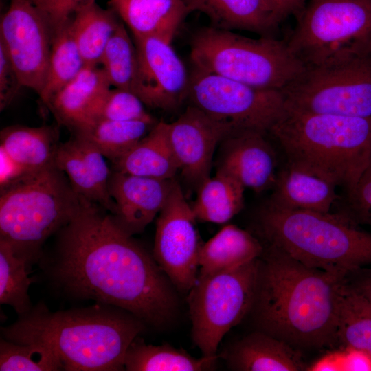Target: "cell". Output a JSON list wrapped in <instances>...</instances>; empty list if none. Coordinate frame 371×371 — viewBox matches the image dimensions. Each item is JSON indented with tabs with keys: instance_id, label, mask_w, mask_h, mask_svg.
Wrapping results in <instances>:
<instances>
[{
	"instance_id": "obj_10",
	"label": "cell",
	"mask_w": 371,
	"mask_h": 371,
	"mask_svg": "<svg viewBox=\"0 0 371 371\" xmlns=\"http://www.w3.org/2000/svg\"><path fill=\"white\" fill-rule=\"evenodd\" d=\"M188 99L228 131L269 133L285 106L282 91L251 87L193 68Z\"/></svg>"
},
{
	"instance_id": "obj_12",
	"label": "cell",
	"mask_w": 371,
	"mask_h": 371,
	"mask_svg": "<svg viewBox=\"0 0 371 371\" xmlns=\"http://www.w3.org/2000/svg\"><path fill=\"white\" fill-rule=\"evenodd\" d=\"M196 219L183 190L174 179L156 223L153 256L175 289L188 293L199 276L201 242Z\"/></svg>"
},
{
	"instance_id": "obj_8",
	"label": "cell",
	"mask_w": 371,
	"mask_h": 371,
	"mask_svg": "<svg viewBox=\"0 0 371 371\" xmlns=\"http://www.w3.org/2000/svg\"><path fill=\"white\" fill-rule=\"evenodd\" d=\"M287 45L306 69L371 54V0H308Z\"/></svg>"
},
{
	"instance_id": "obj_19",
	"label": "cell",
	"mask_w": 371,
	"mask_h": 371,
	"mask_svg": "<svg viewBox=\"0 0 371 371\" xmlns=\"http://www.w3.org/2000/svg\"><path fill=\"white\" fill-rule=\"evenodd\" d=\"M189 13L205 14L210 26L275 37L283 21L268 0H183Z\"/></svg>"
},
{
	"instance_id": "obj_5",
	"label": "cell",
	"mask_w": 371,
	"mask_h": 371,
	"mask_svg": "<svg viewBox=\"0 0 371 371\" xmlns=\"http://www.w3.org/2000/svg\"><path fill=\"white\" fill-rule=\"evenodd\" d=\"M258 227L267 244L308 267L345 278L371 265V233L341 212L289 210L267 202Z\"/></svg>"
},
{
	"instance_id": "obj_21",
	"label": "cell",
	"mask_w": 371,
	"mask_h": 371,
	"mask_svg": "<svg viewBox=\"0 0 371 371\" xmlns=\"http://www.w3.org/2000/svg\"><path fill=\"white\" fill-rule=\"evenodd\" d=\"M236 371H301L306 366L300 351L272 335L256 330L222 355Z\"/></svg>"
},
{
	"instance_id": "obj_44",
	"label": "cell",
	"mask_w": 371,
	"mask_h": 371,
	"mask_svg": "<svg viewBox=\"0 0 371 371\" xmlns=\"http://www.w3.org/2000/svg\"><path fill=\"white\" fill-rule=\"evenodd\" d=\"M284 21L294 15L297 18L303 11L307 0H268Z\"/></svg>"
},
{
	"instance_id": "obj_31",
	"label": "cell",
	"mask_w": 371,
	"mask_h": 371,
	"mask_svg": "<svg viewBox=\"0 0 371 371\" xmlns=\"http://www.w3.org/2000/svg\"><path fill=\"white\" fill-rule=\"evenodd\" d=\"M337 337L344 346L371 355V304L345 279L339 291Z\"/></svg>"
},
{
	"instance_id": "obj_28",
	"label": "cell",
	"mask_w": 371,
	"mask_h": 371,
	"mask_svg": "<svg viewBox=\"0 0 371 371\" xmlns=\"http://www.w3.org/2000/svg\"><path fill=\"white\" fill-rule=\"evenodd\" d=\"M222 355L197 358L168 344H146L138 336L129 345L124 361L127 371L213 370Z\"/></svg>"
},
{
	"instance_id": "obj_34",
	"label": "cell",
	"mask_w": 371,
	"mask_h": 371,
	"mask_svg": "<svg viewBox=\"0 0 371 371\" xmlns=\"http://www.w3.org/2000/svg\"><path fill=\"white\" fill-rule=\"evenodd\" d=\"M28 261L0 240V303L12 306L20 316L31 310Z\"/></svg>"
},
{
	"instance_id": "obj_23",
	"label": "cell",
	"mask_w": 371,
	"mask_h": 371,
	"mask_svg": "<svg viewBox=\"0 0 371 371\" xmlns=\"http://www.w3.org/2000/svg\"><path fill=\"white\" fill-rule=\"evenodd\" d=\"M336 186L311 172L285 166L278 172L269 203L284 209L330 212Z\"/></svg>"
},
{
	"instance_id": "obj_16",
	"label": "cell",
	"mask_w": 371,
	"mask_h": 371,
	"mask_svg": "<svg viewBox=\"0 0 371 371\" xmlns=\"http://www.w3.org/2000/svg\"><path fill=\"white\" fill-rule=\"evenodd\" d=\"M174 179L111 170L108 189L115 204V212L111 214L115 221L131 236L143 232L166 204Z\"/></svg>"
},
{
	"instance_id": "obj_27",
	"label": "cell",
	"mask_w": 371,
	"mask_h": 371,
	"mask_svg": "<svg viewBox=\"0 0 371 371\" xmlns=\"http://www.w3.org/2000/svg\"><path fill=\"white\" fill-rule=\"evenodd\" d=\"M120 19L111 8L103 9L88 0L74 12L69 27L85 65L100 64L103 52Z\"/></svg>"
},
{
	"instance_id": "obj_11",
	"label": "cell",
	"mask_w": 371,
	"mask_h": 371,
	"mask_svg": "<svg viewBox=\"0 0 371 371\" xmlns=\"http://www.w3.org/2000/svg\"><path fill=\"white\" fill-rule=\"evenodd\" d=\"M285 106L317 114L371 118V54L306 69L282 90Z\"/></svg>"
},
{
	"instance_id": "obj_37",
	"label": "cell",
	"mask_w": 371,
	"mask_h": 371,
	"mask_svg": "<svg viewBox=\"0 0 371 371\" xmlns=\"http://www.w3.org/2000/svg\"><path fill=\"white\" fill-rule=\"evenodd\" d=\"M341 212L358 225L371 226V159L355 188L347 194L346 207Z\"/></svg>"
},
{
	"instance_id": "obj_7",
	"label": "cell",
	"mask_w": 371,
	"mask_h": 371,
	"mask_svg": "<svg viewBox=\"0 0 371 371\" xmlns=\"http://www.w3.org/2000/svg\"><path fill=\"white\" fill-rule=\"evenodd\" d=\"M190 60L199 70L251 87L281 91L306 71L286 41L251 38L210 25L192 35Z\"/></svg>"
},
{
	"instance_id": "obj_4",
	"label": "cell",
	"mask_w": 371,
	"mask_h": 371,
	"mask_svg": "<svg viewBox=\"0 0 371 371\" xmlns=\"http://www.w3.org/2000/svg\"><path fill=\"white\" fill-rule=\"evenodd\" d=\"M269 133L286 165L350 193L371 159V118L302 112L284 106Z\"/></svg>"
},
{
	"instance_id": "obj_14",
	"label": "cell",
	"mask_w": 371,
	"mask_h": 371,
	"mask_svg": "<svg viewBox=\"0 0 371 371\" xmlns=\"http://www.w3.org/2000/svg\"><path fill=\"white\" fill-rule=\"evenodd\" d=\"M133 40L138 60L135 93L153 109L179 107L188 99L190 75L171 43L156 37Z\"/></svg>"
},
{
	"instance_id": "obj_36",
	"label": "cell",
	"mask_w": 371,
	"mask_h": 371,
	"mask_svg": "<svg viewBox=\"0 0 371 371\" xmlns=\"http://www.w3.org/2000/svg\"><path fill=\"white\" fill-rule=\"evenodd\" d=\"M144 105L133 91L115 87L110 89L88 123L101 120L156 123L153 116L146 111Z\"/></svg>"
},
{
	"instance_id": "obj_26",
	"label": "cell",
	"mask_w": 371,
	"mask_h": 371,
	"mask_svg": "<svg viewBox=\"0 0 371 371\" xmlns=\"http://www.w3.org/2000/svg\"><path fill=\"white\" fill-rule=\"evenodd\" d=\"M263 250L264 245L251 233L236 225H227L203 244L199 274L239 267L259 258Z\"/></svg>"
},
{
	"instance_id": "obj_17",
	"label": "cell",
	"mask_w": 371,
	"mask_h": 371,
	"mask_svg": "<svg viewBox=\"0 0 371 371\" xmlns=\"http://www.w3.org/2000/svg\"><path fill=\"white\" fill-rule=\"evenodd\" d=\"M267 134L241 130L227 136L217 170L256 192L273 187L278 173L277 155Z\"/></svg>"
},
{
	"instance_id": "obj_2",
	"label": "cell",
	"mask_w": 371,
	"mask_h": 371,
	"mask_svg": "<svg viewBox=\"0 0 371 371\" xmlns=\"http://www.w3.org/2000/svg\"><path fill=\"white\" fill-rule=\"evenodd\" d=\"M344 279L265 243L250 312L257 330L296 348L335 346L339 344L338 299Z\"/></svg>"
},
{
	"instance_id": "obj_32",
	"label": "cell",
	"mask_w": 371,
	"mask_h": 371,
	"mask_svg": "<svg viewBox=\"0 0 371 371\" xmlns=\"http://www.w3.org/2000/svg\"><path fill=\"white\" fill-rule=\"evenodd\" d=\"M85 66L75 43L69 22L53 34L47 75L38 95L45 106Z\"/></svg>"
},
{
	"instance_id": "obj_40",
	"label": "cell",
	"mask_w": 371,
	"mask_h": 371,
	"mask_svg": "<svg viewBox=\"0 0 371 371\" xmlns=\"http://www.w3.org/2000/svg\"><path fill=\"white\" fill-rule=\"evenodd\" d=\"M29 173L0 148V190L17 182Z\"/></svg>"
},
{
	"instance_id": "obj_25",
	"label": "cell",
	"mask_w": 371,
	"mask_h": 371,
	"mask_svg": "<svg viewBox=\"0 0 371 371\" xmlns=\"http://www.w3.org/2000/svg\"><path fill=\"white\" fill-rule=\"evenodd\" d=\"M60 144L58 129L51 125H12L0 133V148L29 172L54 165Z\"/></svg>"
},
{
	"instance_id": "obj_15",
	"label": "cell",
	"mask_w": 371,
	"mask_h": 371,
	"mask_svg": "<svg viewBox=\"0 0 371 371\" xmlns=\"http://www.w3.org/2000/svg\"><path fill=\"white\" fill-rule=\"evenodd\" d=\"M168 135L179 170L190 185L198 188L210 177L214 150L229 135L227 130L190 105L175 121L168 123Z\"/></svg>"
},
{
	"instance_id": "obj_43",
	"label": "cell",
	"mask_w": 371,
	"mask_h": 371,
	"mask_svg": "<svg viewBox=\"0 0 371 371\" xmlns=\"http://www.w3.org/2000/svg\"><path fill=\"white\" fill-rule=\"evenodd\" d=\"M344 350L333 351L319 359L306 370L311 371H342L344 370Z\"/></svg>"
},
{
	"instance_id": "obj_6",
	"label": "cell",
	"mask_w": 371,
	"mask_h": 371,
	"mask_svg": "<svg viewBox=\"0 0 371 371\" xmlns=\"http://www.w3.org/2000/svg\"><path fill=\"white\" fill-rule=\"evenodd\" d=\"M0 240L30 264L43 243L65 226L86 199L56 164L0 190Z\"/></svg>"
},
{
	"instance_id": "obj_1",
	"label": "cell",
	"mask_w": 371,
	"mask_h": 371,
	"mask_svg": "<svg viewBox=\"0 0 371 371\" xmlns=\"http://www.w3.org/2000/svg\"><path fill=\"white\" fill-rule=\"evenodd\" d=\"M56 234L51 271L65 291L122 308L157 328L175 318V287L153 256L105 209L85 201Z\"/></svg>"
},
{
	"instance_id": "obj_20",
	"label": "cell",
	"mask_w": 371,
	"mask_h": 371,
	"mask_svg": "<svg viewBox=\"0 0 371 371\" xmlns=\"http://www.w3.org/2000/svg\"><path fill=\"white\" fill-rule=\"evenodd\" d=\"M111 86L102 67L85 65L51 99L47 108L59 125L72 131L90 121Z\"/></svg>"
},
{
	"instance_id": "obj_24",
	"label": "cell",
	"mask_w": 371,
	"mask_h": 371,
	"mask_svg": "<svg viewBox=\"0 0 371 371\" xmlns=\"http://www.w3.org/2000/svg\"><path fill=\"white\" fill-rule=\"evenodd\" d=\"M111 170L160 179H173L179 170L168 135V123L157 122L131 149L112 162Z\"/></svg>"
},
{
	"instance_id": "obj_3",
	"label": "cell",
	"mask_w": 371,
	"mask_h": 371,
	"mask_svg": "<svg viewBox=\"0 0 371 371\" xmlns=\"http://www.w3.org/2000/svg\"><path fill=\"white\" fill-rule=\"evenodd\" d=\"M112 307L100 303L51 312L41 305L1 328V335L13 342L48 348L64 370H124L126 350L145 324L129 312Z\"/></svg>"
},
{
	"instance_id": "obj_35",
	"label": "cell",
	"mask_w": 371,
	"mask_h": 371,
	"mask_svg": "<svg viewBox=\"0 0 371 371\" xmlns=\"http://www.w3.org/2000/svg\"><path fill=\"white\" fill-rule=\"evenodd\" d=\"M63 370L48 348L33 344H19L1 339V371H55Z\"/></svg>"
},
{
	"instance_id": "obj_13",
	"label": "cell",
	"mask_w": 371,
	"mask_h": 371,
	"mask_svg": "<svg viewBox=\"0 0 371 371\" xmlns=\"http://www.w3.org/2000/svg\"><path fill=\"white\" fill-rule=\"evenodd\" d=\"M51 27L30 0H10L1 16V43L23 87L38 95L45 83L52 43Z\"/></svg>"
},
{
	"instance_id": "obj_18",
	"label": "cell",
	"mask_w": 371,
	"mask_h": 371,
	"mask_svg": "<svg viewBox=\"0 0 371 371\" xmlns=\"http://www.w3.org/2000/svg\"><path fill=\"white\" fill-rule=\"evenodd\" d=\"M105 158L89 141L72 134L70 139L59 144L55 164L80 197L114 214L115 204L108 189L111 170Z\"/></svg>"
},
{
	"instance_id": "obj_41",
	"label": "cell",
	"mask_w": 371,
	"mask_h": 371,
	"mask_svg": "<svg viewBox=\"0 0 371 371\" xmlns=\"http://www.w3.org/2000/svg\"><path fill=\"white\" fill-rule=\"evenodd\" d=\"M346 282L371 304V268L357 269L345 276Z\"/></svg>"
},
{
	"instance_id": "obj_39",
	"label": "cell",
	"mask_w": 371,
	"mask_h": 371,
	"mask_svg": "<svg viewBox=\"0 0 371 371\" xmlns=\"http://www.w3.org/2000/svg\"><path fill=\"white\" fill-rule=\"evenodd\" d=\"M19 76L3 47L0 43V110L8 106L22 87Z\"/></svg>"
},
{
	"instance_id": "obj_30",
	"label": "cell",
	"mask_w": 371,
	"mask_h": 371,
	"mask_svg": "<svg viewBox=\"0 0 371 371\" xmlns=\"http://www.w3.org/2000/svg\"><path fill=\"white\" fill-rule=\"evenodd\" d=\"M156 123L101 120L71 132L89 141L106 159L113 162L136 145Z\"/></svg>"
},
{
	"instance_id": "obj_33",
	"label": "cell",
	"mask_w": 371,
	"mask_h": 371,
	"mask_svg": "<svg viewBox=\"0 0 371 371\" xmlns=\"http://www.w3.org/2000/svg\"><path fill=\"white\" fill-rule=\"evenodd\" d=\"M111 85L135 93L137 74V53L121 21L109 41L100 59Z\"/></svg>"
},
{
	"instance_id": "obj_9",
	"label": "cell",
	"mask_w": 371,
	"mask_h": 371,
	"mask_svg": "<svg viewBox=\"0 0 371 371\" xmlns=\"http://www.w3.org/2000/svg\"><path fill=\"white\" fill-rule=\"evenodd\" d=\"M259 266L260 257L230 270L199 274L187 302L192 341L203 356L217 355L225 334L250 313Z\"/></svg>"
},
{
	"instance_id": "obj_29",
	"label": "cell",
	"mask_w": 371,
	"mask_h": 371,
	"mask_svg": "<svg viewBox=\"0 0 371 371\" xmlns=\"http://www.w3.org/2000/svg\"><path fill=\"white\" fill-rule=\"evenodd\" d=\"M245 187L230 175L217 170L197 188L192 209L196 221L225 223L244 205Z\"/></svg>"
},
{
	"instance_id": "obj_42",
	"label": "cell",
	"mask_w": 371,
	"mask_h": 371,
	"mask_svg": "<svg viewBox=\"0 0 371 371\" xmlns=\"http://www.w3.org/2000/svg\"><path fill=\"white\" fill-rule=\"evenodd\" d=\"M344 370L371 371V355L359 349L345 347Z\"/></svg>"
},
{
	"instance_id": "obj_22",
	"label": "cell",
	"mask_w": 371,
	"mask_h": 371,
	"mask_svg": "<svg viewBox=\"0 0 371 371\" xmlns=\"http://www.w3.org/2000/svg\"><path fill=\"white\" fill-rule=\"evenodd\" d=\"M107 4L133 38L156 37L171 43L190 14L183 0H109Z\"/></svg>"
},
{
	"instance_id": "obj_38",
	"label": "cell",
	"mask_w": 371,
	"mask_h": 371,
	"mask_svg": "<svg viewBox=\"0 0 371 371\" xmlns=\"http://www.w3.org/2000/svg\"><path fill=\"white\" fill-rule=\"evenodd\" d=\"M49 23L52 34L65 26L88 0H30Z\"/></svg>"
}]
</instances>
